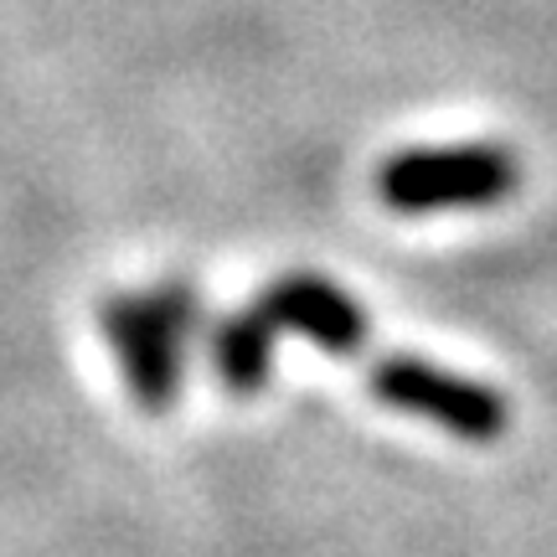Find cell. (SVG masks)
Returning <instances> with one entry per match:
<instances>
[{"label":"cell","instance_id":"cell-1","mask_svg":"<svg viewBox=\"0 0 557 557\" xmlns=\"http://www.w3.org/2000/svg\"><path fill=\"white\" fill-rule=\"evenodd\" d=\"M517 191V156L500 145H444V150H403L382 165L377 197L393 212H444V207H485Z\"/></svg>","mask_w":557,"mask_h":557},{"label":"cell","instance_id":"cell-2","mask_svg":"<svg viewBox=\"0 0 557 557\" xmlns=\"http://www.w3.org/2000/svg\"><path fill=\"white\" fill-rule=\"evenodd\" d=\"M372 393L382 403H393L398 413L429 418L438 429H449L459 438H500L506 434V398L480 387L470 377H455L434 361H413V357H387L372 367Z\"/></svg>","mask_w":557,"mask_h":557},{"label":"cell","instance_id":"cell-3","mask_svg":"<svg viewBox=\"0 0 557 557\" xmlns=\"http://www.w3.org/2000/svg\"><path fill=\"white\" fill-rule=\"evenodd\" d=\"M109 341L120 346L129 387L139 393L145 408H165L176 398V331L165 325L160 305L145 299H120L109 305Z\"/></svg>","mask_w":557,"mask_h":557},{"label":"cell","instance_id":"cell-4","mask_svg":"<svg viewBox=\"0 0 557 557\" xmlns=\"http://www.w3.org/2000/svg\"><path fill=\"white\" fill-rule=\"evenodd\" d=\"M263 315L274 320L278 331H299V336H310L315 346L325 351H357L361 341H367V320L351 299L341 295L336 284H325V278H310V274H295V278H278L269 299H263Z\"/></svg>","mask_w":557,"mask_h":557},{"label":"cell","instance_id":"cell-5","mask_svg":"<svg viewBox=\"0 0 557 557\" xmlns=\"http://www.w3.org/2000/svg\"><path fill=\"white\" fill-rule=\"evenodd\" d=\"M274 320L263 315H238L227 331L218 336V361H222V382L233 393H259L269 377V346H274Z\"/></svg>","mask_w":557,"mask_h":557}]
</instances>
